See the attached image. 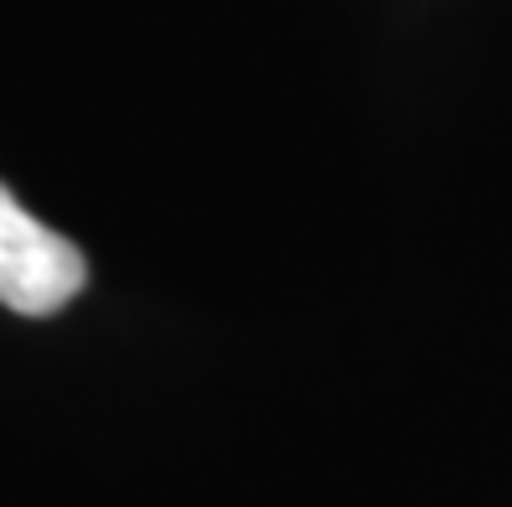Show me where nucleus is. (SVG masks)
<instances>
[{
	"mask_svg": "<svg viewBox=\"0 0 512 507\" xmlns=\"http://www.w3.org/2000/svg\"><path fill=\"white\" fill-rule=\"evenodd\" d=\"M88 285V259L57 228L32 218L0 182V306L16 316H52Z\"/></svg>",
	"mask_w": 512,
	"mask_h": 507,
	"instance_id": "f257e3e1",
	"label": "nucleus"
}]
</instances>
